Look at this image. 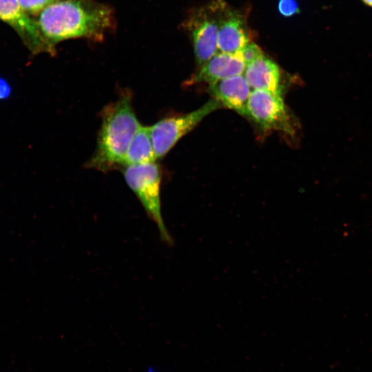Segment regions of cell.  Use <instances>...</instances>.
Masks as SVG:
<instances>
[{"label":"cell","instance_id":"8fae6325","mask_svg":"<svg viewBox=\"0 0 372 372\" xmlns=\"http://www.w3.org/2000/svg\"><path fill=\"white\" fill-rule=\"evenodd\" d=\"M253 90H260L282 96V72L273 60L264 55L246 66L243 73Z\"/></svg>","mask_w":372,"mask_h":372},{"label":"cell","instance_id":"5b68a950","mask_svg":"<svg viewBox=\"0 0 372 372\" xmlns=\"http://www.w3.org/2000/svg\"><path fill=\"white\" fill-rule=\"evenodd\" d=\"M221 106L218 101L211 99L192 112L165 118L150 126V135L156 159L165 156L183 136Z\"/></svg>","mask_w":372,"mask_h":372},{"label":"cell","instance_id":"4fadbf2b","mask_svg":"<svg viewBox=\"0 0 372 372\" xmlns=\"http://www.w3.org/2000/svg\"><path fill=\"white\" fill-rule=\"evenodd\" d=\"M246 66L264 56L262 50L254 42H248L239 52Z\"/></svg>","mask_w":372,"mask_h":372},{"label":"cell","instance_id":"7a4b0ae2","mask_svg":"<svg viewBox=\"0 0 372 372\" xmlns=\"http://www.w3.org/2000/svg\"><path fill=\"white\" fill-rule=\"evenodd\" d=\"M141 125L133 109L132 94L125 90L103 109L96 147L86 166L101 172L123 167L127 148Z\"/></svg>","mask_w":372,"mask_h":372},{"label":"cell","instance_id":"5bb4252c","mask_svg":"<svg viewBox=\"0 0 372 372\" xmlns=\"http://www.w3.org/2000/svg\"><path fill=\"white\" fill-rule=\"evenodd\" d=\"M56 1L58 0H19L23 10L34 17L45 7Z\"/></svg>","mask_w":372,"mask_h":372},{"label":"cell","instance_id":"52a82bcc","mask_svg":"<svg viewBox=\"0 0 372 372\" xmlns=\"http://www.w3.org/2000/svg\"><path fill=\"white\" fill-rule=\"evenodd\" d=\"M0 20L17 33L32 54H54L43 39L34 17L23 10L19 0H0Z\"/></svg>","mask_w":372,"mask_h":372},{"label":"cell","instance_id":"9a60e30c","mask_svg":"<svg viewBox=\"0 0 372 372\" xmlns=\"http://www.w3.org/2000/svg\"><path fill=\"white\" fill-rule=\"evenodd\" d=\"M278 10L284 17H291L299 12V8L296 0H280Z\"/></svg>","mask_w":372,"mask_h":372},{"label":"cell","instance_id":"6da1fadb","mask_svg":"<svg viewBox=\"0 0 372 372\" xmlns=\"http://www.w3.org/2000/svg\"><path fill=\"white\" fill-rule=\"evenodd\" d=\"M34 19L43 39L54 52L55 45L67 39L101 41L115 25L112 8L94 0H58Z\"/></svg>","mask_w":372,"mask_h":372},{"label":"cell","instance_id":"ba28073f","mask_svg":"<svg viewBox=\"0 0 372 372\" xmlns=\"http://www.w3.org/2000/svg\"><path fill=\"white\" fill-rule=\"evenodd\" d=\"M246 17L225 2L220 12L218 48L223 53L236 54L250 41Z\"/></svg>","mask_w":372,"mask_h":372},{"label":"cell","instance_id":"9c48e42d","mask_svg":"<svg viewBox=\"0 0 372 372\" xmlns=\"http://www.w3.org/2000/svg\"><path fill=\"white\" fill-rule=\"evenodd\" d=\"M251 91L243 74L218 81L208 87V92L222 106L245 116Z\"/></svg>","mask_w":372,"mask_h":372},{"label":"cell","instance_id":"277c9868","mask_svg":"<svg viewBox=\"0 0 372 372\" xmlns=\"http://www.w3.org/2000/svg\"><path fill=\"white\" fill-rule=\"evenodd\" d=\"M225 2L223 0H214L205 6L196 8L185 22V27L192 41L198 68L219 51L220 16Z\"/></svg>","mask_w":372,"mask_h":372},{"label":"cell","instance_id":"8992f818","mask_svg":"<svg viewBox=\"0 0 372 372\" xmlns=\"http://www.w3.org/2000/svg\"><path fill=\"white\" fill-rule=\"evenodd\" d=\"M246 116L263 130L280 131L292 136L295 134L282 96L253 90L247 102Z\"/></svg>","mask_w":372,"mask_h":372},{"label":"cell","instance_id":"30bf717a","mask_svg":"<svg viewBox=\"0 0 372 372\" xmlns=\"http://www.w3.org/2000/svg\"><path fill=\"white\" fill-rule=\"evenodd\" d=\"M245 68L239 52L230 54L218 52L199 68L191 82L207 83L209 85L232 76L242 74Z\"/></svg>","mask_w":372,"mask_h":372},{"label":"cell","instance_id":"3957f363","mask_svg":"<svg viewBox=\"0 0 372 372\" xmlns=\"http://www.w3.org/2000/svg\"><path fill=\"white\" fill-rule=\"evenodd\" d=\"M122 170L126 183L156 224L163 240L171 242L172 238L165 227L161 210V172L159 165L156 162L126 165Z\"/></svg>","mask_w":372,"mask_h":372},{"label":"cell","instance_id":"e0dca14e","mask_svg":"<svg viewBox=\"0 0 372 372\" xmlns=\"http://www.w3.org/2000/svg\"><path fill=\"white\" fill-rule=\"evenodd\" d=\"M364 4L372 8V0H361Z\"/></svg>","mask_w":372,"mask_h":372},{"label":"cell","instance_id":"7c38bea8","mask_svg":"<svg viewBox=\"0 0 372 372\" xmlns=\"http://www.w3.org/2000/svg\"><path fill=\"white\" fill-rule=\"evenodd\" d=\"M156 160L149 127L141 125L127 148L124 166L149 163Z\"/></svg>","mask_w":372,"mask_h":372},{"label":"cell","instance_id":"2e32d148","mask_svg":"<svg viewBox=\"0 0 372 372\" xmlns=\"http://www.w3.org/2000/svg\"><path fill=\"white\" fill-rule=\"evenodd\" d=\"M12 87L4 78L0 77V100L7 99L12 94Z\"/></svg>","mask_w":372,"mask_h":372}]
</instances>
